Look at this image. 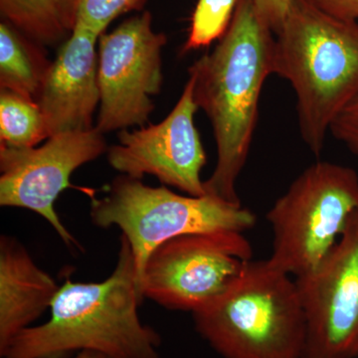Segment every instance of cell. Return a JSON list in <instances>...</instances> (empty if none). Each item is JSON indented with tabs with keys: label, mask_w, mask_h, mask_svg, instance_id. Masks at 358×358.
<instances>
[{
	"label": "cell",
	"mask_w": 358,
	"mask_h": 358,
	"mask_svg": "<svg viewBox=\"0 0 358 358\" xmlns=\"http://www.w3.org/2000/svg\"><path fill=\"white\" fill-rule=\"evenodd\" d=\"M274 35L252 0H239L217 46L188 70L195 102L211 122L217 148L205 193L230 203L241 204L237 180L248 159L264 83L273 74Z\"/></svg>",
	"instance_id": "6da1fadb"
},
{
	"label": "cell",
	"mask_w": 358,
	"mask_h": 358,
	"mask_svg": "<svg viewBox=\"0 0 358 358\" xmlns=\"http://www.w3.org/2000/svg\"><path fill=\"white\" fill-rule=\"evenodd\" d=\"M138 271L121 236L112 274L99 282L66 280L52 301L50 319L20 331L3 358H64L94 352L107 358H162L159 334L141 322Z\"/></svg>",
	"instance_id": "7a4b0ae2"
},
{
	"label": "cell",
	"mask_w": 358,
	"mask_h": 358,
	"mask_svg": "<svg viewBox=\"0 0 358 358\" xmlns=\"http://www.w3.org/2000/svg\"><path fill=\"white\" fill-rule=\"evenodd\" d=\"M273 74L293 87L301 138L320 155L334 120L358 96V22L294 0L275 34Z\"/></svg>",
	"instance_id": "3957f363"
},
{
	"label": "cell",
	"mask_w": 358,
	"mask_h": 358,
	"mask_svg": "<svg viewBox=\"0 0 358 358\" xmlns=\"http://www.w3.org/2000/svg\"><path fill=\"white\" fill-rule=\"evenodd\" d=\"M195 329L223 358H303L306 315L296 280L250 260L221 296L192 313Z\"/></svg>",
	"instance_id": "277c9868"
},
{
	"label": "cell",
	"mask_w": 358,
	"mask_h": 358,
	"mask_svg": "<svg viewBox=\"0 0 358 358\" xmlns=\"http://www.w3.org/2000/svg\"><path fill=\"white\" fill-rule=\"evenodd\" d=\"M90 215L99 227L122 230L133 251L138 282L148 256L160 244L194 233H243L256 223L255 214L242 204L207 194L185 196L124 174L112 181L107 195L92 199Z\"/></svg>",
	"instance_id": "5b68a950"
},
{
	"label": "cell",
	"mask_w": 358,
	"mask_h": 358,
	"mask_svg": "<svg viewBox=\"0 0 358 358\" xmlns=\"http://www.w3.org/2000/svg\"><path fill=\"white\" fill-rule=\"evenodd\" d=\"M358 211V174L352 167L317 162L306 169L271 207L268 261L294 278L313 272Z\"/></svg>",
	"instance_id": "8992f818"
},
{
	"label": "cell",
	"mask_w": 358,
	"mask_h": 358,
	"mask_svg": "<svg viewBox=\"0 0 358 358\" xmlns=\"http://www.w3.org/2000/svg\"><path fill=\"white\" fill-rule=\"evenodd\" d=\"M252 257L251 244L236 231L173 238L148 256L141 296L167 310L196 312L229 288Z\"/></svg>",
	"instance_id": "52a82bcc"
},
{
	"label": "cell",
	"mask_w": 358,
	"mask_h": 358,
	"mask_svg": "<svg viewBox=\"0 0 358 358\" xmlns=\"http://www.w3.org/2000/svg\"><path fill=\"white\" fill-rule=\"evenodd\" d=\"M152 21L145 11L99 38L100 112L95 127L102 134L143 127L155 109L152 96L162 90L167 37L154 31Z\"/></svg>",
	"instance_id": "ba28073f"
},
{
	"label": "cell",
	"mask_w": 358,
	"mask_h": 358,
	"mask_svg": "<svg viewBox=\"0 0 358 358\" xmlns=\"http://www.w3.org/2000/svg\"><path fill=\"white\" fill-rule=\"evenodd\" d=\"M107 150L103 134L96 127L55 134L40 147L0 145V205L35 212L50 224L66 246L82 249L59 218L55 202L70 187L73 173Z\"/></svg>",
	"instance_id": "9c48e42d"
},
{
	"label": "cell",
	"mask_w": 358,
	"mask_h": 358,
	"mask_svg": "<svg viewBox=\"0 0 358 358\" xmlns=\"http://www.w3.org/2000/svg\"><path fill=\"white\" fill-rule=\"evenodd\" d=\"M294 280L306 315L303 358H358V211L322 262Z\"/></svg>",
	"instance_id": "30bf717a"
},
{
	"label": "cell",
	"mask_w": 358,
	"mask_h": 358,
	"mask_svg": "<svg viewBox=\"0 0 358 358\" xmlns=\"http://www.w3.org/2000/svg\"><path fill=\"white\" fill-rule=\"evenodd\" d=\"M199 110L189 78L164 121L120 133L119 143L107 150L110 166L124 176L141 179L148 174L190 196H204L200 174L207 157L194 124Z\"/></svg>",
	"instance_id": "8fae6325"
},
{
	"label": "cell",
	"mask_w": 358,
	"mask_h": 358,
	"mask_svg": "<svg viewBox=\"0 0 358 358\" xmlns=\"http://www.w3.org/2000/svg\"><path fill=\"white\" fill-rule=\"evenodd\" d=\"M99 38L84 28H74L52 62L37 100L49 138L95 128L93 115L100 103Z\"/></svg>",
	"instance_id": "7c38bea8"
},
{
	"label": "cell",
	"mask_w": 358,
	"mask_h": 358,
	"mask_svg": "<svg viewBox=\"0 0 358 358\" xmlns=\"http://www.w3.org/2000/svg\"><path fill=\"white\" fill-rule=\"evenodd\" d=\"M60 286L15 238H0V352L50 308Z\"/></svg>",
	"instance_id": "4fadbf2b"
},
{
	"label": "cell",
	"mask_w": 358,
	"mask_h": 358,
	"mask_svg": "<svg viewBox=\"0 0 358 358\" xmlns=\"http://www.w3.org/2000/svg\"><path fill=\"white\" fill-rule=\"evenodd\" d=\"M39 43L3 21L0 24V87L37 102L52 63Z\"/></svg>",
	"instance_id": "5bb4252c"
},
{
	"label": "cell",
	"mask_w": 358,
	"mask_h": 358,
	"mask_svg": "<svg viewBox=\"0 0 358 358\" xmlns=\"http://www.w3.org/2000/svg\"><path fill=\"white\" fill-rule=\"evenodd\" d=\"M0 13L4 21L41 45L56 44L69 32L62 0H0Z\"/></svg>",
	"instance_id": "9a60e30c"
},
{
	"label": "cell",
	"mask_w": 358,
	"mask_h": 358,
	"mask_svg": "<svg viewBox=\"0 0 358 358\" xmlns=\"http://www.w3.org/2000/svg\"><path fill=\"white\" fill-rule=\"evenodd\" d=\"M0 145L9 148H34L49 138L39 103L1 89L0 93Z\"/></svg>",
	"instance_id": "2e32d148"
},
{
	"label": "cell",
	"mask_w": 358,
	"mask_h": 358,
	"mask_svg": "<svg viewBox=\"0 0 358 358\" xmlns=\"http://www.w3.org/2000/svg\"><path fill=\"white\" fill-rule=\"evenodd\" d=\"M148 0H62L66 27H80L100 37L122 14L143 10Z\"/></svg>",
	"instance_id": "e0dca14e"
},
{
	"label": "cell",
	"mask_w": 358,
	"mask_h": 358,
	"mask_svg": "<svg viewBox=\"0 0 358 358\" xmlns=\"http://www.w3.org/2000/svg\"><path fill=\"white\" fill-rule=\"evenodd\" d=\"M239 0H199L183 52L199 50L222 38L231 24Z\"/></svg>",
	"instance_id": "ac0fdd59"
},
{
	"label": "cell",
	"mask_w": 358,
	"mask_h": 358,
	"mask_svg": "<svg viewBox=\"0 0 358 358\" xmlns=\"http://www.w3.org/2000/svg\"><path fill=\"white\" fill-rule=\"evenodd\" d=\"M329 133L358 155V96L334 120Z\"/></svg>",
	"instance_id": "d6986e66"
},
{
	"label": "cell",
	"mask_w": 358,
	"mask_h": 358,
	"mask_svg": "<svg viewBox=\"0 0 358 358\" xmlns=\"http://www.w3.org/2000/svg\"><path fill=\"white\" fill-rule=\"evenodd\" d=\"M257 15L274 34L281 30L294 0H252Z\"/></svg>",
	"instance_id": "ffe728a7"
},
{
	"label": "cell",
	"mask_w": 358,
	"mask_h": 358,
	"mask_svg": "<svg viewBox=\"0 0 358 358\" xmlns=\"http://www.w3.org/2000/svg\"><path fill=\"white\" fill-rule=\"evenodd\" d=\"M338 20L358 22V0H301Z\"/></svg>",
	"instance_id": "44dd1931"
},
{
	"label": "cell",
	"mask_w": 358,
	"mask_h": 358,
	"mask_svg": "<svg viewBox=\"0 0 358 358\" xmlns=\"http://www.w3.org/2000/svg\"><path fill=\"white\" fill-rule=\"evenodd\" d=\"M74 358H107V357H103V355H101V353H98V352H81L77 353L76 357H75Z\"/></svg>",
	"instance_id": "7402d4cb"
}]
</instances>
